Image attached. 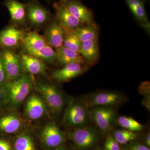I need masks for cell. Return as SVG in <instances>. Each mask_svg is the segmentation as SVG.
I'll use <instances>...</instances> for the list:
<instances>
[{"label":"cell","instance_id":"obj_23","mask_svg":"<svg viewBox=\"0 0 150 150\" xmlns=\"http://www.w3.org/2000/svg\"><path fill=\"white\" fill-rule=\"evenodd\" d=\"M76 29L74 31L81 42L98 40V28L94 23L86 24Z\"/></svg>","mask_w":150,"mask_h":150},{"label":"cell","instance_id":"obj_29","mask_svg":"<svg viewBox=\"0 0 150 150\" xmlns=\"http://www.w3.org/2000/svg\"><path fill=\"white\" fill-rule=\"evenodd\" d=\"M104 148V150H120L118 142L111 135H109L106 138Z\"/></svg>","mask_w":150,"mask_h":150},{"label":"cell","instance_id":"obj_8","mask_svg":"<svg viewBox=\"0 0 150 150\" xmlns=\"http://www.w3.org/2000/svg\"><path fill=\"white\" fill-rule=\"evenodd\" d=\"M123 100V96L120 94L113 92H101L91 96L86 103L90 106L109 107L120 104Z\"/></svg>","mask_w":150,"mask_h":150},{"label":"cell","instance_id":"obj_1","mask_svg":"<svg viewBox=\"0 0 150 150\" xmlns=\"http://www.w3.org/2000/svg\"><path fill=\"white\" fill-rule=\"evenodd\" d=\"M32 86L31 77L26 74L18 79L6 82L1 86L3 100L10 107L16 108L27 98Z\"/></svg>","mask_w":150,"mask_h":150},{"label":"cell","instance_id":"obj_15","mask_svg":"<svg viewBox=\"0 0 150 150\" xmlns=\"http://www.w3.org/2000/svg\"><path fill=\"white\" fill-rule=\"evenodd\" d=\"M49 11L35 2H31L26 7V16L31 23L40 25L46 22L49 17Z\"/></svg>","mask_w":150,"mask_h":150},{"label":"cell","instance_id":"obj_25","mask_svg":"<svg viewBox=\"0 0 150 150\" xmlns=\"http://www.w3.org/2000/svg\"><path fill=\"white\" fill-rule=\"evenodd\" d=\"M27 54L49 63H53L57 59L56 51H54L53 48L47 44L39 50Z\"/></svg>","mask_w":150,"mask_h":150},{"label":"cell","instance_id":"obj_18","mask_svg":"<svg viewBox=\"0 0 150 150\" xmlns=\"http://www.w3.org/2000/svg\"><path fill=\"white\" fill-rule=\"evenodd\" d=\"M132 13L145 29L149 30L150 23L142 0H125Z\"/></svg>","mask_w":150,"mask_h":150},{"label":"cell","instance_id":"obj_30","mask_svg":"<svg viewBox=\"0 0 150 150\" xmlns=\"http://www.w3.org/2000/svg\"><path fill=\"white\" fill-rule=\"evenodd\" d=\"M7 82V77L2 56L0 57V86Z\"/></svg>","mask_w":150,"mask_h":150},{"label":"cell","instance_id":"obj_19","mask_svg":"<svg viewBox=\"0 0 150 150\" xmlns=\"http://www.w3.org/2000/svg\"><path fill=\"white\" fill-rule=\"evenodd\" d=\"M22 62L24 69L32 75H38L44 74L46 67L40 59L29 54H22Z\"/></svg>","mask_w":150,"mask_h":150},{"label":"cell","instance_id":"obj_13","mask_svg":"<svg viewBox=\"0 0 150 150\" xmlns=\"http://www.w3.org/2000/svg\"><path fill=\"white\" fill-rule=\"evenodd\" d=\"M25 34L22 30L10 27L0 33V44L7 48H14L22 43Z\"/></svg>","mask_w":150,"mask_h":150},{"label":"cell","instance_id":"obj_7","mask_svg":"<svg viewBox=\"0 0 150 150\" xmlns=\"http://www.w3.org/2000/svg\"><path fill=\"white\" fill-rule=\"evenodd\" d=\"M70 135L75 144L83 149L91 147L97 140L96 131L88 127L78 128L72 131Z\"/></svg>","mask_w":150,"mask_h":150},{"label":"cell","instance_id":"obj_24","mask_svg":"<svg viewBox=\"0 0 150 150\" xmlns=\"http://www.w3.org/2000/svg\"><path fill=\"white\" fill-rule=\"evenodd\" d=\"M63 45L80 54L82 42L75 34L74 30H65Z\"/></svg>","mask_w":150,"mask_h":150},{"label":"cell","instance_id":"obj_35","mask_svg":"<svg viewBox=\"0 0 150 150\" xmlns=\"http://www.w3.org/2000/svg\"><path fill=\"white\" fill-rule=\"evenodd\" d=\"M52 150H65L64 149H62V148H56V149H54Z\"/></svg>","mask_w":150,"mask_h":150},{"label":"cell","instance_id":"obj_12","mask_svg":"<svg viewBox=\"0 0 150 150\" xmlns=\"http://www.w3.org/2000/svg\"><path fill=\"white\" fill-rule=\"evenodd\" d=\"M86 70L85 67L78 63H70L65 65L62 69L56 70L52 74L55 80L67 82L82 74Z\"/></svg>","mask_w":150,"mask_h":150},{"label":"cell","instance_id":"obj_33","mask_svg":"<svg viewBox=\"0 0 150 150\" xmlns=\"http://www.w3.org/2000/svg\"><path fill=\"white\" fill-rule=\"evenodd\" d=\"M146 144L148 147L150 146V133H148L146 138Z\"/></svg>","mask_w":150,"mask_h":150},{"label":"cell","instance_id":"obj_9","mask_svg":"<svg viewBox=\"0 0 150 150\" xmlns=\"http://www.w3.org/2000/svg\"><path fill=\"white\" fill-rule=\"evenodd\" d=\"M65 7L76 18L85 24L93 22L92 12L79 0H60Z\"/></svg>","mask_w":150,"mask_h":150},{"label":"cell","instance_id":"obj_2","mask_svg":"<svg viewBox=\"0 0 150 150\" xmlns=\"http://www.w3.org/2000/svg\"><path fill=\"white\" fill-rule=\"evenodd\" d=\"M36 89L52 113L57 115L61 112L64 105V99L56 87L51 84L38 81Z\"/></svg>","mask_w":150,"mask_h":150},{"label":"cell","instance_id":"obj_32","mask_svg":"<svg viewBox=\"0 0 150 150\" xmlns=\"http://www.w3.org/2000/svg\"><path fill=\"white\" fill-rule=\"evenodd\" d=\"M11 150V145L7 141L0 140V150Z\"/></svg>","mask_w":150,"mask_h":150},{"label":"cell","instance_id":"obj_10","mask_svg":"<svg viewBox=\"0 0 150 150\" xmlns=\"http://www.w3.org/2000/svg\"><path fill=\"white\" fill-rule=\"evenodd\" d=\"M115 111L112 108L106 106H98L92 112L93 121L103 132L110 129L115 117Z\"/></svg>","mask_w":150,"mask_h":150},{"label":"cell","instance_id":"obj_16","mask_svg":"<svg viewBox=\"0 0 150 150\" xmlns=\"http://www.w3.org/2000/svg\"><path fill=\"white\" fill-rule=\"evenodd\" d=\"M20 116L16 113L7 114L0 118V132L11 134L17 132L23 127Z\"/></svg>","mask_w":150,"mask_h":150},{"label":"cell","instance_id":"obj_27","mask_svg":"<svg viewBox=\"0 0 150 150\" xmlns=\"http://www.w3.org/2000/svg\"><path fill=\"white\" fill-rule=\"evenodd\" d=\"M118 124L128 131L136 132L142 131L144 126L142 124L131 117L121 116L117 120Z\"/></svg>","mask_w":150,"mask_h":150},{"label":"cell","instance_id":"obj_14","mask_svg":"<svg viewBox=\"0 0 150 150\" xmlns=\"http://www.w3.org/2000/svg\"><path fill=\"white\" fill-rule=\"evenodd\" d=\"M64 35V28L58 22L54 21L46 29L45 39L48 46L56 49L63 46Z\"/></svg>","mask_w":150,"mask_h":150},{"label":"cell","instance_id":"obj_17","mask_svg":"<svg viewBox=\"0 0 150 150\" xmlns=\"http://www.w3.org/2000/svg\"><path fill=\"white\" fill-rule=\"evenodd\" d=\"M57 61L60 64L66 65L70 63H78L83 64L85 60L80 54L62 46L56 49Z\"/></svg>","mask_w":150,"mask_h":150},{"label":"cell","instance_id":"obj_28","mask_svg":"<svg viewBox=\"0 0 150 150\" xmlns=\"http://www.w3.org/2000/svg\"><path fill=\"white\" fill-rule=\"evenodd\" d=\"M113 135L115 140L122 144H127L135 139L137 137V134L135 132L125 129L116 130L114 132Z\"/></svg>","mask_w":150,"mask_h":150},{"label":"cell","instance_id":"obj_3","mask_svg":"<svg viewBox=\"0 0 150 150\" xmlns=\"http://www.w3.org/2000/svg\"><path fill=\"white\" fill-rule=\"evenodd\" d=\"M85 103L71 101L65 110L64 121L68 126L79 127L85 125L89 112Z\"/></svg>","mask_w":150,"mask_h":150},{"label":"cell","instance_id":"obj_5","mask_svg":"<svg viewBox=\"0 0 150 150\" xmlns=\"http://www.w3.org/2000/svg\"><path fill=\"white\" fill-rule=\"evenodd\" d=\"M40 138L45 146L48 148L59 146L64 142V136L54 122L45 125L40 132Z\"/></svg>","mask_w":150,"mask_h":150},{"label":"cell","instance_id":"obj_22","mask_svg":"<svg viewBox=\"0 0 150 150\" xmlns=\"http://www.w3.org/2000/svg\"><path fill=\"white\" fill-rule=\"evenodd\" d=\"M6 6L14 22L20 23L24 21L26 16L27 5L17 0H8Z\"/></svg>","mask_w":150,"mask_h":150},{"label":"cell","instance_id":"obj_21","mask_svg":"<svg viewBox=\"0 0 150 150\" xmlns=\"http://www.w3.org/2000/svg\"><path fill=\"white\" fill-rule=\"evenodd\" d=\"M22 43L26 53L37 51L47 44L45 38L34 31L25 34Z\"/></svg>","mask_w":150,"mask_h":150},{"label":"cell","instance_id":"obj_20","mask_svg":"<svg viewBox=\"0 0 150 150\" xmlns=\"http://www.w3.org/2000/svg\"><path fill=\"white\" fill-rule=\"evenodd\" d=\"M99 51L97 40H89L82 42L80 54L86 62L92 64L98 59Z\"/></svg>","mask_w":150,"mask_h":150},{"label":"cell","instance_id":"obj_4","mask_svg":"<svg viewBox=\"0 0 150 150\" xmlns=\"http://www.w3.org/2000/svg\"><path fill=\"white\" fill-rule=\"evenodd\" d=\"M2 58L7 77V82L18 79L24 74V68L21 57L13 51L7 50L4 52Z\"/></svg>","mask_w":150,"mask_h":150},{"label":"cell","instance_id":"obj_6","mask_svg":"<svg viewBox=\"0 0 150 150\" xmlns=\"http://www.w3.org/2000/svg\"><path fill=\"white\" fill-rule=\"evenodd\" d=\"M53 7L58 22L64 29L74 30L85 24L72 14L61 1L54 3Z\"/></svg>","mask_w":150,"mask_h":150},{"label":"cell","instance_id":"obj_31","mask_svg":"<svg viewBox=\"0 0 150 150\" xmlns=\"http://www.w3.org/2000/svg\"><path fill=\"white\" fill-rule=\"evenodd\" d=\"M126 150H150L149 148L146 146L139 144L135 143L132 144L127 147Z\"/></svg>","mask_w":150,"mask_h":150},{"label":"cell","instance_id":"obj_34","mask_svg":"<svg viewBox=\"0 0 150 150\" xmlns=\"http://www.w3.org/2000/svg\"><path fill=\"white\" fill-rule=\"evenodd\" d=\"M3 99V95L2 88L1 86H0V104L2 100Z\"/></svg>","mask_w":150,"mask_h":150},{"label":"cell","instance_id":"obj_26","mask_svg":"<svg viewBox=\"0 0 150 150\" xmlns=\"http://www.w3.org/2000/svg\"><path fill=\"white\" fill-rule=\"evenodd\" d=\"M14 150H35L32 138L28 134H23L16 137L13 144Z\"/></svg>","mask_w":150,"mask_h":150},{"label":"cell","instance_id":"obj_11","mask_svg":"<svg viewBox=\"0 0 150 150\" xmlns=\"http://www.w3.org/2000/svg\"><path fill=\"white\" fill-rule=\"evenodd\" d=\"M25 112L27 117L33 120L42 118L47 112V106L43 99L36 95L28 98L25 106Z\"/></svg>","mask_w":150,"mask_h":150}]
</instances>
